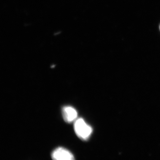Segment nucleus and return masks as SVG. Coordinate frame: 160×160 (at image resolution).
<instances>
[{"label": "nucleus", "instance_id": "1", "mask_svg": "<svg viewBox=\"0 0 160 160\" xmlns=\"http://www.w3.org/2000/svg\"><path fill=\"white\" fill-rule=\"evenodd\" d=\"M74 129L78 137L82 140L88 139L92 133V129L82 118L77 119L75 121Z\"/></svg>", "mask_w": 160, "mask_h": 160}, {"label": "nucleus", "instance_id": "3", "mask_svg": "<svg viewBox=\"0 0 160 160\" xmlns=\"http://www.w3.org/2000/svg\"><path fill=\"white\" fill-rule=\"evenodd\" d=\"M63 118L67 123H71L77 119L78 112L72 106H65L62 109Z\"/></svg>", "mask_w": 160, "mask_h": 160}, {"label": "nucleus", "instance_id": "2", "mask_svg": "<svg viewBox=\"0 0 160 160\" xmlns=\"http://www.w3.org/2000/svg\"><path fill=\"white\" fill-rule=\"evenodd\" d=\"M52 159L56 160H72L74 156L69 150L59 147L55 149L51 154Z\"/></svg>", "mask_w": 160, "mask_h": 160}]
</instances>
